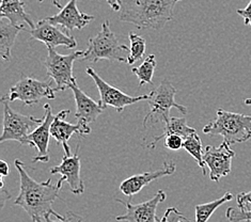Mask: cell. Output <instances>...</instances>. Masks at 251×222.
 I'll return each instance as SVG.
<instances>
[{"mask_svg": "<svg viewBox=\"0 0 251 222\" xmlns=\"http://www.w3.org/2000/svg\"><path fill=\"white\" fill-rule=\"evenodd\" d=\"M14 165L20 175L21 188L20 195L14 201V204L22 207L33 222H45V219L55 216L58 219H63L65 215L58 214L53 211L52 204L59 197L60 187L51 184V179L38 183L29 175L21 159H15Z\"/></svg>", "mask_w": 251, "mask_h": 222, "instance_id": "cell-1", "label": "cell"}, {"mask_svg": "<svg viewBox=\"0 0 251 222\" xmlns=\"http://www.w3.org/2000/svg\"><path fill=\"white\" fill-rule=\"evenodd\" d=\"M181 0H120L119 21L138 29L160 30L173 20V9Z\"/></svg>", "mask_w": 251, "mask_h": 222, "instance_id": "cell-2", "label": "cell"}, {"mask_svg": "<svg viewBox=\"0 0 251 222\" xmlns=\"http://www.w3.org/2000/svg\"><path fill=\"white\" fill-rule=\"evenodd\" d=\"M203 133L210 136H223L230 145L243 143L251 138V116L221 109L213 122L203 127Z\"/></svg>", "mask_w": 251, "mask_h": 222, "instance_id": "cell-3", "label": "cell"}, {"mask_svg": "<svg viewBox=\"0 0 251 222\" xmlns=\"http://www.w3.org/2000/svg\"><path fill=\"white\" fill-rule=\"evenodd\" d=\"M109 26V21H105L101 24L100 31L89 40L88 49L85 50V55L80 60L94 63L100 60L127 63V57L125 56L126 51H128L127 46L119 42Z\"/></svg>", "mask_w": 251, "mask_h": 222, "instance_id": "cell-4", "label": "cell"}, {"mask_svg": "<svg viewBox=\"0 0 251 222\" xmlns=\"http://www.w3.org/2000/svg\"><path fill=\"white\" fill-rule=\"evenodd\" d=\"M176 89L172 86L168 78H165L161 80L160 85L154 88L152 91L149 93L150 98L148 99L150 109L147 113V116L143 120V126L147 128V123L152 120L155 123L157 121H163L167 123L170 119V110L171 108H176L183 115H187L188 109L181 104H177L176 101Z\"/></svg>", "mask_w": 251, "mask_h": 222, "instance_id": "cell-5", "label": "cell"}, {"mask_svg": "<svg viewBox=\"0 0 251 222\" xmlns=\"http://www.w3.org/2000/svg\"><path fill=\"white\" fill-rule=\"evenodd\" d=\"M47 57L42 61L46 68L47 76L56 83L55 90L64 91L76 82L73 75V64L77 59H81L85 55V50H77L69 53V55H60L55 49L47 47Z\"/></svg>", "mask_w": 251, "mask_h": 222, "instance_id": "cell-6", "label": "cell"}, {"mask_svg": "<svg viewBox=\"0 0 251 222\" xmlns=\"http://www.w3.org/2000/svg\"><path fill=\"white\" fill-rule=\"evenodd\" d=\"M1 101L3 104V130L0 142L17 141L22 146L26 145L28 136L43 122V117L38 119L31 116H24L12 109L9 100L1 99Z\"/></svg>", "mask_w": 251, "mask_h": 222, "instance_id": "cell-7", "label": "cell"}, {"mask_svg": "<svg viewBox=\"0 0 251 222\" xmlns=\"http://www.w3.org/2000/svg\"><path fill=\"white\" fill-rule=\"evenodd\" d=\"M56 90L51 87V81H41L31 76L22 75L20 80L11 87L9 93L1 98L9 101L21 100L25 106L39 104L43 99H55Z\"/></svg>", "mask_w": 251, "mask_h": 222, "instance_id": "cell-8", "label": "cell"}, {"mask_svg": "<svg viewBox=\"0 0 251 222\" xmlns=\"http://www.w3.org/2000/svg\"><path fill=\"white\" fill-rule=\"evenodd\" d=\"M86 73L92 78L95 86L98 87L100 92L99 101L104 109L107 107H113L118 112H122L126 106L134 105L142 100H148L149 98H150L149 94H141L138 95V97H130V95L122 92L121 90H119L116 87L109 85L108 82H106L92 68H88L86 70Z\"/></svg>", "mask_w": 251, "mask_h": 222, "instance_id": "cell-9", "label": "cell"}, {"mask_svg": "<svg viewBox=\"0 0 251 222\" xmlns=\"http://www.w3.org/2000/svg\"><path fill=\"white\" fill-rule=\"evenodd\" d=\"M230 143L224 140L219 147L206 146L203 153V163L210 169L211 181L219 182L220 178L228 175L232 170V159L235 152Z\"/></svg>", "mask_w": 251, "mask_h": 222, "instance_id": "cell-10", "label": "cell"}, {"mask_svg": "<svg viewBox=\"0 0 251 222\" xmlns=\"http://www.w3.org/2000/svg\"><path fill=\"white\" fill-rule=\"evenodd\" d=\"M166 197L165 191L159 189L152 199L138 204L117 199V202L123 204L126 208V213L122 216H118L116 220L119 222H160L161 219L157 217L156 211L157 206L166 200Z\"/></svg>", "mask_w": 251, "mask_h": 222, "instance_id": "cell-11", "label": "cell"}, {"mask_svg": "<svg viewBox=\"0 0 251 222\" xmlns=\"http://www.w3.org/2000/svg\"><path fill=\"white\" fill-rule=\"evenodd\" d=\"M78 151L79 147H77L73 155H64L61 164L50 170L51 174H61L62 176L57 182V185L61 188L62 184L67 182L74 195H81L85 191V184L80 176V157Z\"/></svg>", "mask_w": 251, "mask_h": 222, "instance_id": "cell-12", "label": "cell"}, {"mask_svg": "<svg viewBox=\"0 0 251 222\" xmlns=\"http://www.w3.org/2000/svg\"><path fill=\"white\" fill-rule=\"evenodd\" d=\"M55 116L52 115V109L50 104L44 105V116L43 122H42L37 128L27 138V146L35 148L38 149V155L33 157L34 163H49L50 154L49 146L50 134V126L52 124Z\"/></svg>", "mask_w": 251, "mask_h": 222, "instance_id": "cell-13", "label": "cell"}, {"mask_svg": "<svg viewBox=\"0 0 251 222\" xmlns=\"http://www.w3.org/2000/svg\"><path fill=\"white\" fill-rule=\"evenodd\" d=\"M70 115V110H62L55 116L52 124L50 126V134L53 139H56L58 145L62 146L65 155H72L69 141L74 134H78L80 137L87 136L91 133L90 126L85 123L78 122L77 124H72L65 121V119Z\"/></svg>", "mask_w": 251, "mask_h": 222, "instance_id": "cell-14", "label": "cell"}, {"mask_svg": "<svg viewBox=\"0 0 251 222\" xmlns=\"http://www.w3.org/2000/svg\"><path fill=\"white\" fill-rule=\"evenodd\" d=\"M31 39L37 40L43 43L47 47L55 49L58 46H65L68 49H75L77 42L68 32H63L57 26L52 25L46 19L39 21L35 24L34 28L29 30Z\"/></svg>", "mask_w": 251, "mask_h": 222, "instance_id": "cell-15", "label": "cell"}, {"mask_svg": "<svg viewBox=\"0 0 251 222\" xmlns=\"http://www.w3.org/2000/svg\"><path fill=\"white\" fill-rule=\"evenodd\" d=\"M45 19L52 25L61 26L69 33L72 30H80L88 26L94 20V16L81 13L77 7V0H70L58 14Z\"/></svg>", "mask_w": 251, "mask_h": 222, "instance_id": "cell-16", "label": "cell"}, {"mask_svg": "<svg viewBox=\"0 0 251 222\" xmlns=\"http://www.w3.org/2000/svg\"><path fill=\"white\" fill-rule=\"evenodd\" d=\"M176 165L175 164V161H169V163L165 161L161 169L155 171H147L141 174H136V175L124 179L120 184L119 189H120L123 195L131 197L136 194H138L139 191H141L146 187V186L155 181V179L171 175V174L176 172Z\"/></svg>", "mask_w": 251, "mask_h": 222, "instance_id": "cell-17", "label": "cell"}, {"mask_svg": "<svg viewBox=\"0 0 251 222\" xmlns=\"http://www.w3.org/2000/svg\"><path fill=\"white\" fill-rule=\"evenodd\" d=\"M71 90L73 91L76 103V119L78 120V122L88 125L93 123L103 112L104 108L100 106V101H95L89 98L77 85V81L71 87Z\"/></svg>", "mask_w": 251, "mask_h": 222, "instance_id": "cell-18", "label": "cell"}, {"mask_svg": "<svg viewBox=\"0 0 251 222\" xmlns=\"http://www.w3.org/2000/svg\"><path fill=\"white\" fill-rule=\"evenodd\" d=\"M0 17L1 20L7 19L16 26H24L23 24H26L30 29L35 26L30 15L25 11V2L22 0H1Z\"/></svg>", "mask_w": 251, "mask_h": 222, "instance_id": "cell-19", "label": "cell"}, {"mask_svg": "<svg viewBox=\"0 0 251 222\" xmlns=\"http://www.w3.org/2000/svg\"><path fill=\"white\" fill-rule=\"evenodd\" d=\"M27 30L25 26H16L13 24L0 21V56L4 61H11V51L15 40L21 31Z\"/></svg>", "mask_w": 251, "mask_h": 222, "instance_id": "cell-20", "label": "cell"}, {"mask_svg": "<svg viewBox=\"0 0 251 222\" xmlns=\"http://www.w3.org/2000/svg\"><path fill=\"white\" fill-rule=\"evenodd\" d=\"M195 133H197L196 129L187 125L186 119L170 117L169 121L165 123V129L163 131V134L153 137L152 142L149 143L147 147L151 149L155 148H156V145L158 141H160L163 138H166L169 135H178L183 138H186V137L190 136L191 134H195Z\"/></svg>", "mask_w": 251, "mask_h": 222, "instance_id": "cell-21", "label": "cell"}, {"mask_svg": "<svg viewBox=\"0 0 251 222\" xmlns=\"http://www.w3.org/2000/svg\"><path fill=\"white\" fill-rule=\"evenodd\" d=\"M155 68H156V58H155V55H149L139 67L131 69V72L139 79V87H142L143 85L154 86L153 75Z\"/></svg>", "mask_w": 251, "mask_h": 222, "instance_id": "cell-22", "label": "cell"}, {"mask_svg": "<svg viewBox=\"0 0 251 222\" xmlns=\"http://www.w3.org/2000/svg\"><path fill=\"white\" fill-rule=\"evenodd\" d=\"M233 199L231 193H226L223 197L217 200L208 202L205 204H198L196 205V222H207L211 216L216 212V209L223 204L229 202Z\"/></svg>", "mask_w": 251, "mask_h": 222, "instance_id": "cell-23", "label": "cell"}, {"mask_svg": "<svg viewBox=\"0 0 251 222\" xmlns=\"http://www.w3.org/2000/svg\"><path fill=\"white\" fill-rule=\"evenodd\" d=\"M183 148L186 149V151L193 156L195 160L197 161V164H198V166L202 169L203 174L205 175V165L203 163V153H204V148H203L199 135L195 133L186 138H184Z\"/></svg>", "mask_w": 251, "mask_h": 222, "instance_id": "cell-24", "label": "cell"}, {"mask_svg": "<svg viewBox=\"0 0 251 222\" xmlns=\"http://www.w3.org/2000/svg\"><path fill=\"white\" fill-rule=\"evenodd\" d=\"M129 42H130V49H129V55L127 56V64L133 65L134 63L138 62L145 56L146 52V40L143 39L141 35L135 33L134 31H130L128 34Z\"/></svg>", "mask_w": 251, "mask_h": 222, "instance_id": "cell-25", "label": "cell"}, {"mask_svg": "<svg viewBox=\"0 0 251 222\" xmlns=\"http://www.w3.org/2000/svg\"><path fill=\"white\" fill-rule=\"evenodd\" d=\"M226 218L230 222H251V211L229 207L226 212Z\"/></svg>", "mask_w": 251, "mask_h": 222, "instance_id": "cell-26", "label": "cell"}, {"mask_svg": "<svg viewBox=\"0 0 251 222\" xmlns=\"http://www.w3.org/2000/svg\"><path fill=\"white\" fill-rule=\"evenodd\" d=\"M184 138L178 135H169L165 138L164 147L171 149V151H177L183 148Z\"/></svg>", "mask_w": 251, "mask_h": 222, "instance_id": "cell-27", "label": "cell"}, {"mask_svg": "<svg viewBox=\"0 0 251 222\" xmlns=\"http://www.w3.org/2000/svg\"><path fill=\"white\" fill-rule=\"evenodd\" d=\"M166 222H196L188 220L185 216L182 215L181 212H178L176 207H169L166 213Z\"/></svg>", "mask_w": 251, "mask_h": 222, "instance_id": "cell-28", "label": "cell"}, {"mask_svg": "<svg viewBox=\"0 0 251 222\" xmlns=\"http://www.w3.org/2000/svg\"><path fill=\"white\" fill-rule=\"evenodd\" d=\"M236 203L240 209L251 211V190L248 193H241L236 196Z\"/></svg>", "mask_w": 251, "mask_h": 222, "instance_id": "cell-29", "label": "cell"}, {"mask_svg": "<svg viewBox=\"0 0 251 222\" xmlns=\"http://www.w3.org/2000/svg\"><path fill=\"white\" fill-rule=\"evenodd\" d=\"M83 218L81 216L77 215L73 212H67L65 214V217L63 219H58V220H51L50 217H47L45 219V222H82Z\"/></svg>", "mask_w": 251, "mask_h": 222, "instance_id": "cell-30", "label": "cell"}, {"mask_svg": "<svg viewBox=\"0 0 251 222\" xmlns=\"http://www.w3.org/2000/svg\"><path fill=\"white\" fill-rule=\"evenodd\" d=\"M236 13L243 17L245 25L251 26V0L249 1V3L247 4L246 8L238 9L236 11Z\"/></svg>", "mask_w": 251, "mask_h": 222, "instance_id": "cell-31", "label": "cell"}, {"mask_svg": "<svg viewBox=\"0 0 251 222\" xmlns=\"http://www.w3.org/2000/svg\"><path fill=\"white\" fill-rule=\"evenodd\" d=\"M0 174H1V176H7L10 174V167L8 165V163H5L4 160L0 161Z\"/></svg>", "mask_w": 251, "mask_h": 222, "instance_id": "cell-32", "label": "cell"}, {"mask_svg": "<svg viewBox=\"0 0 251 222\" xmlns=\"http://www.w3.org/2000/svg\"><path fill=\"white\" fill-rule=\"evenodd\" d=\"M106 2L109 4V7L113 11H120V9H121L120 0H106Z\"/></svg>", "mask_w": 251, "mask_h": 222, "instance_id": "cell-33", "label": "cell"}, {"mask_svg": "<svg viewBox=\"0 0 251 222\" xmlns=\"http://www.w3.org/2000/svg\"><path fill=\"white\" fill-rule=\"evenodd\" d=\"M38 1H40V2H42V1H44V0H38ZM52 1V3L56 5V7L58 8V9H63L64 7H65V4H67L70 0H51Z\"/></svg>", "mask_w": 251, "mask_h": 222, "instance_id": "cell-34", "label": "cell"}, {"mask_svg": "<svg viewBox=\"0 0 251 222\" xmlns=\"http://www.w3.org/2000/svg\"><path fill=\"white\" fill-rule=\"evenodd\" d=\"M10 197H11V196L8 191H5L3 188H1V195H0V199H1V207H3L5 201L9 200Z\"/></svg>", "mask_w": 251, "mask_h": 222, "instance_id": "cell-35", "label": "cell"}, {"mask_svg": "<svg viewBox=\"0 0 251 222\" xmlns=\"http://www.w3.org/2000/svg\"><path fill=\"white\" fill-rule=\"evenodd\" d=\"M245 105L251 106V99H245Z\"/></svg>", "mask_w": 251, "mask_h": 222, "instance_id": "cell-36", "label": "cell"}, {"mask_svg": "<svg viewBox=\"0 0 251 222\" xmlns=\"http://www.w3.org/2000/svg\"><path fill=\"white\" fill-rule=\"evenodd\" d=\"M160 222H166V216H164L163 218H161V221Z\"/></svg>", "mask_w": 251, "mask_h": 222, "instance_id": "cell-37", "label": "cell"}]
</instances>
